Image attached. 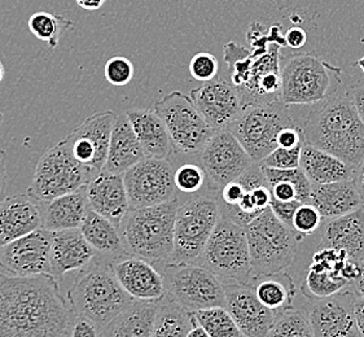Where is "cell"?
Returning <instances> with one entry per match:
<instances>
[{
    "mask_svg": "<svg viewBox=\"0 0 364 337\" xmlns=\"http://www.w3.org/2000/svg\"><path fill=\"white\" fill-rule=\"evenodd\" d=\"M74 319L53 275L0 272V337H70Z\"/></svg>",
    "mask_w": 364,
    "mask_h": 337,
    "instance_id": "obj_1",
    "label": "cell"
},
{
    "mask_svg": "<svg viewBox=\"0 0 364 337\" xmlns=\"http://www.w3.org/2000/svg\"><path fill=\"white\" fill-rule=\"evenodd\" d=\"M247 39L252 51L235 42L223 48L228 80L237 88L244 108L282 100L280 50L287 43L280 25H272L266 33L255 22L249 26Z\"/></svg>",
    "mask_w": 364,
    "mask_h": 337,
    "instance_id": "obj_2",
    "label": "cell"
},
{
    "mask_svg": "<svg viewBox=\"0 0 364 337\" xmlns=\"http://www.w3.org/2000/svg\"><path fill=\"white\" fill-rule=\"evenodd\" d=\"M304 141L333 154L353 168L364 159V124L350 96L336 95L307 117Z\"/></svg>",
    "mask_w": 364,
    "mask_h": 337,
    "instance_id": "obj_3",
    "label": "cell"
},
{
    "mask_svg": "<svg viewBox=\"0 0 364 337\" xmlns=\"http://www.w3.org/2000/svg\"><path fill=\"white\" fill-rule=\"evenodd\" d=\"M96 255L92 262L80 270L68 291V301L75 316L86 318L102 330L134 302L118 283L110 260Z\"/></svg>",
    "mask_w": 364,
    "mask_h": 337,
    "instance_id": "obj_4",
    "label": "cell"
},
{
    "mask_svg": "<svg viewBox=\"0 0 364 337\" xmlns=\"http://www.w3.org/2000/svg\"><path fill=\"white\" fill-rule=\"evenodd\" d=\"M181 206L176 198L165 204L132 209L121 226L129 253L159 270L170 264L174 252V226Z\"/></svg>",
    "mask_w": 364,
    "mask_h": 337,
    "instance_id": "obj_5",
    "label": "cell"
},
{
    "mask_svg": "<svg viewBox=\"0 0 364 337\" xmlns=\"http://www.w3.org/2000/svg\"><path fill=\"white\" fill-rule=\"evenodd\" d=\"M343 69L314 52L289 55L282 65V102L291 105L321 104L333 97Z\"/></svg>",
    "mask_w": 364,
    "mask_h": 337,
    "instance_id": "obj_6",
    "label": "cell"
},
{
    "mask_svg": "<svg viewBox=\"0 0 364 337\" xmlns=\"http://www.w3.org/2000/svg\"><path fill=\"white\" fill-rule=\"evenodd\" d=\"M245 234L250 253L252 279L287 272L291 267L299 253V240L291 228L277 220L269 208L249 223Z\"/></svg>",
    "mask_w": 364,
    "mask_h": 337,
    "instance_id": "obj_7",
    "label": "cell"
},
{
    "mask_svg": "<svg viewBox=\"0 0 364 337\" xmlns=\"http://www.w3.org/2000/svg\"><path fill=\"white\" fill-rule=\"evenodd\" d=\"M96 174L80 164L65 140H61L39 159L28 195L39 203H50L86 187Z\"/></svg>",
    "mask_w": 364,
    "mask_h": 337,
    "instance_id": "obj_8",
    "label": "cell"
},
{
    "mask_svg": "<svg viewBox=\"0 0 364 337\" xmlns=\"http://www.w3.org/2000/svg\"><path fill=\"white\" fill-rule=\"evenodd\" d=\"M197 264L218 277L223 284H249L252 264L245 228L220 217Z\"/></svg>",
    "mask_w": 364,
    "mask_h": 337,
    "instance_id": "obj_9",
    "label": "cell"
},
{
    "mask_svg": "<svg viewBox=\"0 0 364 337\" xmlns=\"http://www.w3.org/2000/svg\"><path fill=\"white\" fill-rule=\"evenodd\" d=\"M219 218L217 195H200L181 204L175 218L174 252L170 264H197Z\"/></svg>",
    "mask_w": 364,
    "mask_h": 337,
    "instance_id": "obj_10",
    "label": "cell"
},
{
    "mask_svg": "<svg viewBox=\"0 0 364 337\" xmlns=\"http://www.w3.org/2000/svg\"><path fill=\"white\" fill-rule=\"evenodd\" d=\"M282 100L245 107L227 127L255 162H261L277 148V137L285 127L297 126Z\"/></svg>",
    "mask_w": 364,
    "mask_h": 337,
    "instance_id": "obj_11",
    "label": "cell"
},
{
    "mask_svg": "<svg viewBox=\"0 0 364 337\" xmlns=\"http://www.w3.org/2000/svg\"><path fill=\"white\" fill-rule=\"evenodd\" d=\"M166 294L188 313L226 308V288L222 280L201 264H166L160 269Z\"/></svg>",
    "mask_w": 364,
    "mask_h": 337,
    "instance_id": "obj_12",
    "label": "cell"
},
{
    "mask_svg": "<svg viewBox=\"0 0 364 337\" xmlns=\"http://www.w3.org/2000/svg\"><path fill=\"white\" fill-rule=\"evenodd\" d=\"M359 274V262L353 261L345 250L319 247L311 252L310 262L299 277L296 286L306 300L327 299L345 289Z\"/></svg>",
    "mask_w": 364,
    "mask_h": 337,
    "instance_id": "obj_13",
    "label": "cell"
},
{
    "mask_svg": "<svg viewBox=\"0 0 364 337\" xmlns=\"http://www.w3.org/2000/svg\"><path fill=\"white\" fill-rule=\"evenodd\" d=\"M154 110L166 126L175 152L201 154L206 143L215 134L191 96L181 91H173L164 96L156 102Z\"/></svg>",
    "mask_w": 364,
    "mask_h": 337,
    "instance_id": "obj_14",
    "label": "cell"
},
{
    "mask_svg": "<svg viewBox=\"0 0 364 337\" xmlns=\"http://www.w3.org/2000/svg\"><path fill=\"white\" fill-rule=\"evenodd\" d=\"M132 209L160 205L178 198L175 170L168 160L146 157L124 174Z\"/></svg>",
    "mask_w": 364,
    "mask_h": 337,
    "instance_id": "obj_15",
    "label": "cell"
},
{
    "mask_svg": "<svg viewBox=\"0 0 364 337\" xmlns=\"http://www.w3.org/2000/svg\"><path fill=\"white\" fill-rule=\"evenodd\" d=\"M355 299L357 294L349 288L323 300L302 297L296 308L305 311L314 337H360L354 316Z\"/></svg>",
    "mask_w": 364,
    "mask_h": 337,
    "instance_id": "obj_16",
    "label": "cell"
},
{
    "mask_svg": "<svg viewBox=\"0 0 364 337\" xmlns=\"http://www.w3.org/2000/svg\"><path fill=\"white\" fill-rule=\"evenodd\" d=\"M201 164L213 190L220 191L237 181L255 161L232 132L219 130L203 149Z\"/></svg>",
    "mask_w": 364,
    "mask_h": 337,
    "instance_id": "obj_17",
    "label": "cell"
},
{
    "mask_svg": "<svg viewBox=\"0 0 364 337\" xmlns=\"http://www.w3.org/2000/svg\"><path fill=\"white\" fill-rule=\"evenodd\" d=\"M52 232L39 228L0 247V272L20 278L52 275Z\"/></svg>",
    "mask_w": 364,
    "mask_h": 337,
    "instance_id": "obj_18",
    "label": "cell"
},
{
    "mask_svg": "<svg viewBox=\"0 0 364 337\" xmlns=\"http://www.w3.org/2000/svg\"><path fill=\"white\" fill-rule=\"evenodd\" d=\"M116 118L112 110L94 113L64 139L74 157L96 173L105 166Z\"/></svg>",
    "mask_w": 364,
    "mask_h": 337,
    "instance_id": "obj_19",
    "label": "cell"
},
{
    "mask_svg": "<svg viewBox=\"0 0 364 337\" xmlns=\"http://www.w3.org/2000/svg\"><path fill=\"white\" fill-rule=\"evenodd\" d=\"M190 96L197 109L215 132L226 130L244 110L237 88L226 78L217 77L213 81L206 82L192 90Z\"/></svg>",
    "mask_w": 364,
    "mask_h": 337,
    "instance_id": "obj_20",
    "label": "cell"
},
{
    "mask_svg": "<svg viewBox=\"0 0 364 337\" xmlns=\"http://www.w3.org/2000/svg\"><path fill=\"white\" fill-rule=\"evenodd\" d=\"M226 309L244 337H267L277 314L257 299L250 284H225Z\"/></svg>",
    "mask_w": 364,
    "mask_h": 337,
    "instance_id": "obj_21",
    "label": "cell"
},
{
    "mask_svg": "<svg viewBox=\"0 0 364 337\" xmlns=\"http://www.w3.org/2000/svg\"><path fill=\"white\" fill-rule=\"evenodd\" d=\"M110 266L118 283L134 300L160 301L166 296L162 274L146 260L124 255L112 258Z\"/></svg>",
    "mask_w": 364,
    "mask_h": 337,
    "instance_id": "obj_22",
    "label": "cell"
},
{
    "mask_svg": "<svg viewBox=\"0 0 364 337\" xmlns=\"http://www.w3.org/2000/svg\"><path fill=\"white\" fill-rule=\"evenodd\" d=\"M43 228L42 203L28 193L7 196L0 203V247Z\"/></svg>",
    "mask_w": 364,
    "mask_h": 337,
    "instance_id": "obj_23",
    "label": "cell"
},
{
    "mask_svg": "<svg viewBox=\"0 0 364 337\" xmlns=\"http://www.w3.org/2000/svg\"><path fill=\"white\" fill-rule=\"evenodd\" d=\"M87 201L91 210L109 220L119 230L132 210L124 176H114L104 170L87 184Z\"/></svg>",
    "mask_w": 364,
    "mask_h": 337,
    "instance_id": "obj_24",
    "label": "cell"
},
{
    "mask_svg": "<svg viewBox=\"0 0 364 337\" xmlns=\"http://www.w3.org/2000/svg\"><path fill=\"white\" fill-rule=\"evenodd\" d=\"M319 231V247L345 250L355 262L363 260L364 208L348 215L328 220Z\"/></svg>",
    "mask_w": 364,
    "mask_h": 337,
    "instance_id": "obj_25",
    "label": "cell"
},
{
    "mask_svg": "<svg viewBox=\"0 0 364 337\" xmlns=\"http://www.w3.org/2000/svg\"><path fill=\"white\" fill-rule=\"evenodd\" d=\"M96 255L80 230L52 232V275L55 278H63L66 272L83 270Z\"/></svg>",
    "mask_w": 364,
    "mask_h": 337,
    "instance_id": "obj_26",
    "label": "cell"
},
{
    "mask_svg": "<svg viewBox=\"0 0 364 337\" xmlns=\"http://www.w3.org/2000/svg\"><path fill=\"white\" fill-rule=\"evenodd\" d=\"M310 204L321 212L323 220H333L357 212L364 206L353 181L311 184Z\"/></svg>",
    "mask_w": 364,
    "mask_h": 337,
    "instance_id": "obj_27",
    "label": "cell"
},
{
    "mask_svg": "<svg viewBox=\"0 0 364 337\" xmlns=\"http://www.w3.org/2000/svg\"><path fill=\"white\" fill-rule=\"evenodd\" d=\"M143 159H146V154L140 146L127 114L124 113L117 116L110 138L108 157L102 170L114 176H124L127 170Z\"/></svg>",
    "mask_w": 364,
    "mask_h": 337,
    "instance_id": "obj_28",
    "label": "cell"
},
{
    "mask_svg": "<svg viewBox=\"0 0 364 337\" xmlns=\"http://www.w3.org/2000/svg\"><path fill=\"white\" fill-rule=\"evenodd\" d=\"M146 157L168 160L175 149L168 129L154 110L132 109L127 113Z\"/></svg>",
    "mask_w": 364,
    "mask_h": 337,
    "instance_id": "obj_29",
    "label": "cell"
},
{
    "mask_svg": "<svg viewBox=\"0 0 364 337\" xmlns=\"http://www.w3.org/2000/svg\"><path fill=\"white\" fill-rule=\"evenodd\" d=\"M160 301H134L102 327L100 337H152Z\"/></svg>",
    "mask_w": 364,
    "mask_h": 337,
    "instance_id": "obj_30",
    "label": "cell"
},
{
    "mask_svg": "<svg viewBox=\"0 0 364 337\" xmlns=\"http://www.w3.org/2000/svg\"><path fill=\"white\" fill-rule=\"evenodd\" d=\"M43 210V228L50 232L66 230H80L87 214V186L46 203Z\"/></svg>",
    "mask_w": 364,
    "mask_h": 337,
    "instance_id": "obj_31",
    "label": "cell"
},
{
    "mask_svg": "<svg viewBox=\"0 0 364 337\" xmlns=\"http://www.w3.org/2000/svg\"><path fill=\"white\" fill-rule=\"evenodd\" d=\"M299 168L311 184L335 183L351 181L354 168L333 154L304 143Z\"/></svg>",
    "mask_w": 364,
    "mask_h": 337,
    "instance_id": "obj_32",
    "label": "cell"
},
{
    "mask_svg": "<svg viewBox=\"0 0 364 337\" xmlns=\"http://www.w3.org/2000/svg\"><path fill=\"white\" fill-rule=\"evenodd\" d=\"M80 230L97 255L113 258L130 255L121 230L91 209H88Z\"/></svg>",
    "mask_w": 364,
    "mask_h": 337,
    "instance_id": "obj_33",
    "label": "cell"
},
{
    "mask_svg": "<svg viewBox=\"0 0 364 337\" xmlns=\"http://www.w3.org/2000/svg\"><path fill=\"white\" fill-rule=\"evenodd\" d=\"M249 284L253 287L257 299L277 316L296 309L299 289L289 272L252 279Z\"/></svg>",
    "mask_w": 364,
    "mask_h": 337,
    "instance_id": "obj_34",
    "label": "cell"
},
{
    "mask_svg": "<svg viewBox=\"0 0 364 337\" xmlns=\"http://www.w3.org/2000/svg\"><path fill=\"white\" fill-rule=\"evenodd\" d=\"M262 170L272 200L279 203H291L299 200L302 204H310L311 182L301 168L277 170L262 166Z\"/></svg>",
    "mask_w": 364,
    "mask_h": 337,
    "instance_id": "obj_35",
    "label": "cell"
},
{
    "mask_svg": "<svg viewBox=\"0 0 364 337\" xmlns=\"http://www.w3.org/2000/svg\"><path fill=\"white\" fill-rule=\"evenodd\" d=\"M193 324V316L166 294L160 301L152 337H188Z\"/></svg>",
    "mask_w": 364,
    "mask_h": 337,
    "instance_id": "obj_36",
    "label": "cell"
},
{
    "mask_svg": "<svg viewBox=\"0 0 364 337\" xmlns=\"http://www.w3.org/2000/svg\"><path fill=\"white\" fill-rule=\"evenodd\" d=\"M28 26L34 37L46 42L51 48H56L64 33L73 29L74 22L65 16L41 11L30 16Z\"/></svg>",
    "mask_w": 364,
    "mask_h": 337,
    "instance_id": "obj_37",
    "label": "cell"
},
{
    "mask_svg": "<svg viewBox=\"0 0 364 337\" xmlns=\"http://www.w3.org/2000/svg\"><path fill=\"white\" fill-rule=\"evenodd\" d=\"M192 316L210 337H244L226 308L198 310Z\"/></svg>",
    "mask_w": 364,
    "mask_h": 337,
    "instance_id": "obj_38",
    "label": "cell"
},
{
    "mask_svg": "<svg viewBox=\"0 0 364 337\" xmlns=\"http://www.w3.org/2000/svg\"><path fill=\"white\" fill-rule=\"evenodd\" d=\"M267 337H314V333L305 311L296 308L277 316Z\"/></svg>",
    "mask_w": 364,
    "mask_h": 337,
    "instance_id": "obj_39",
    "label": "cell"
},
{
    "mask_svg": "<svg viewBox=\"0 0 364 337\" xmlns=\"http://www.w3.org/2000/svg\"><path fill=\"white\" fill-rule=\"evenodd\" d=\"M321 212L313 204H301L294 213L291 230L299 242H302L307 236H313L323 226Z\"/></svg>",
    "mask_w": 364,
    "mask_h": 337,
    "instance_id": "obj_40",
    "label": "cell"
},
{
    "mask_svg": "<svg viewBox=\"0 0 364 337\" xmlns=\"http://www.w3.org/2000/svg\"><path fill=\"white\" fill-rule=\"evenodd\" d=\"M204 168L195 164H184L175 170L176 190L183 193H196L205 183Z\"/></svg>",
    "mask_w": 364,
    "mask_h": 337,
    "instance_id": "obj_41",
    "label": "cell"
},
{
    "mask_svg": "<svg viewBox=\"0 0 364 337\" xmlns=\"http://www.w3.org/2000/svg\"><path fill=\"white\" fill-rule=\"evenodd\" d=\"M135 73V68L130 60L124 56L110 58L104 66V77L110 85L122 87L132 82Z\"/></svg>",
    "mask_w": 364,
    "mask_h": 337,
    "instance_id": "obj_42",
    "label": "cell"
},
{
    "mask_svg": "<svg viewBox=\"0 0 364 337\" xmlns=\"http://www.w3.org/2000/svg\"><path fill=\"white\" fill-rule=\"evenodd\" d=\"M190 73L196 81L210 82L218 77L219 61L209 52L196 53L190 61Z\"/></svg>",
    "mask_w": 364,
    "mask_h": 337,
    "instance_id": "obj_43",
    "label": "cell"
},
{
    "mask_svg": "<svg viewBox=\"0 0 364 337\" xmlns=\"http://www.w3.org/2000/svg\"><path fill=\"white\" fill-rule=\"evenodd\" d=\"M304 146V144H302ZM302 146L299 147L280 148L274 149L271 154L259 162L266 168H277V170H289V168H299L301 164V152Z\"/></svg>",
    "mask_w": 364,
    "mask_h": 337,
    "instance_id": "obj_44",
    "label": "cell"
},
{
    "mask_svg": "<svg viewBox=\"0 0 364 337\" xmlns=\"http://www.w3.org/2000/svg\"><path fill=\"white\" fill-rule=\"evenodd\" d=\"M302 203L299 201V200L297 201H291V203H279L277 200L271 198L269 209L277 215V220L283 222L287 228H289L291 230V222H293L294 213L299 209V206Z\"/></svg>",
    "mask_w": 364,
    "mask_h": 337,
    "instance_id": "obj_45",
    "label": "cell"
},
{
    "mask_svg": "<svg viewBox=\"0 0 364 337\" xmlns=\"http://www.w3.org/2000/svg\"><path fill=\"white\" fill-rule=\"evenodd\" d=\"M304 143L305 141H304L302 129H299V126L285 127L277 137V147L280 148L291 149V148L299 147Z\"/></svg>",
    "mask_w": 364,
    "mask_h": 337,
    "instance_id": "obj_46",
    "label": "cell"
},
{
    "mask_svg": "<svg viewBox=\"0 0 364 337\" xmlns=\"http://www.w3.org/2000/svg\"><path fill=\"white\" fill-rule=\"evenodd\" d=\"M70 337H100V330L95 323L82 316H75Z\"/></svg>",
    "mask_w": 364,
    "mask_h": 337,
    "instance_id": "obj_47",
    "label": "cell"
},
{
    "mask_svg": "<svg viewBox=\"0 0 364 337\" xmlns=\"http://www.w3.org/2000/svg\"><path fill=\"white\" fill-rule=\"evenodd\" d=\"M285 43L291 48H301L307 42V34L301 26H291L285 31Z\"/></svg>",
    "mask_w": 364,
    "mask_h": 337,
    "instance_id": "obj_48",
    "label": "cell"
},
{
    "mask_svg": "<svg viewBox=\"0 0 364 337\" xmlns=\"http://www.w3.org/2000/svg\"><path fill=\"white\" fill-rule=\"evenodd\" d=\"M348 95L357 109L358 116L364 124V81L357 82L355 85H353Z\"/></svg>",
    "mask_w": 364,
    "mask_h": 337,
    "instance_id": "obj_49",
    "label": "cell"
},
{
    "mask_svg": "<svg viewBox=\"0 0 364 337\" xmlns=\"http://www.w3.org/2000/svg\"><path fill=\"white\" fill-rule=\"evenodd\" d=\"M8 173L7 154L6 151H0V203L7 198Z\"/></svg>",
    "mask_w": 364,
    "mask_h": 337,
    "instance_id": "obj_50",
    "label": "cell"
},
{
    "mask_svg": "<svg viewBox=\"0 0 364 337\" xmlns=\"http://www.w3.org/2000/svg\"><path fill=\"white\" fill-rule=\"evenodd\" d=\"M354 316H355L359 336L364 337V297L357 296L354 302Z\"/></svg>",
    "mask_w": 364,
    "mask_h": 337,
    "instance_id": "obj_51",
    "label": "cell"
},
{
    "mask_svg": "<svg viewBox=\"0 0 364 337\" xmlns=\"http://www.w3.org/2000/svg\"><path fill=\"white\" fill-rule=\"evenodd\" d=\"M351 181H353V183L355 186V188H357L364 203V159L358 165L357 168H354V174H353Z\"/></svg>",
    "mask_w": 364,
    "mask_h": 337,
    "instance_id": "obj_52",
    "label": "cell"
},
{
    "mask_svg": "<svg viewBox=\"0 0 364 337\" xmlns=\"http://www.w3.org/2000/svg\"><path fill=\"white\" fill-rule=\"evenodd\" d=\"M350 289L360 297H364V258L362 261H359V274L357 279L351 283Z\"/></svg>",
    "mask_w": 364,
    "mask_h": 337,
    "instance_id": "obj_53",
    "label": "cell"
},
{
    "mask_svg": "<svg viewBox=\"0 0 364 337\" xmlns=\"http://www.w3.org/2000/svg\"><path fill=\"white\" fill-rule=\"evenodd\" d=\"M75 1H77V4H78L82 9H86V11H96V9H100L107 0H75Z\"/></svg>",
    "mask_w": 364,
    "mask_h": 337,
    "instance_id": "obj_54",
    "label": "cell"
},
{
    "mask_svg": "<svg viewBox=\"0 0 364 337\" xmlns=\"http://www.w3.org/2000/svg\"><path fill=\"white\" fill-rule=\"evenodd\" d=\"M195 319V318H193ZM188 337H210L206 332H205L198 324H197L196 321H195V324H193V327H192V330H191L190 335Z\"/></svg>",
    "mask_w": 364,
    "mask_h": 337,
    "instance_id": "obj_55",
    "label": "cell"
},
{
    "mask_svg": "<svg viewBox=\"0 0 364 337\" xmlns=\"http://www.w3.org/2000/svg\"><path fill=\"white\" fill-rule=\"evenodd\" d=\"M272 3H275L277 9H285V8L291 7L293 0H271Z\"/></svg>",
    "mask_w": 364,
    "mask_h": 337,
    "instance_id": "obj_56",
    "label": "cell"
},
{
    "mask_svg": "<svg viewBox=\"0 0 364 337\" xmlns=\"http://www.w3.org/2000/svg\"><path fill=\"white\" fill-rule=\"evenodd\" d=\"M354 65H357L358 68H359V69H360V70H362V72H363L364 74V56L363 58H360V59L357 60Z\"/></svg>",
    "mask_w": 364,
    "mask_h": 337,
    "instance_id": "obj_57",
    "label": "cell"
},
{
    "mask_svg": "<svg viewBox=\"0 0 364 337\" xmlns=\"http://www.w3.org/2000/svg\"><path fill=\"white\" fill-rule=\"evenodd\" d=\"M3 78H4V65H3V63L0 61V83L3 82Z\"/></svg>",
    "mask_w": 364,
    "mask_h": 337,
    "instance_id": "obj_58",
    "label": "cell"
},
{
    "mask_svg": "<svg viewBox=\"0 0 364 337\" xmlns=\"http://www.w3.org/2000/svg\"><path fill=\"white\" fill-rule=\"evenodd\" d=\"M1 122H3V113L0 112V125H1Z\"/></svg>",
    "mask_w": 364,
    "mask_h": 337,
    "instance_id": "obj_59",
    "label": "cell"
},
{
    "mask_svg": "<svg viewBox=\"0 0 364 337\" xmlns=\"http://www.w3.org/2000/svg\"><path fill=\"white\" fill-rule=\"evenodd\" d=\"M363 208H364V206H363Z\"/></svg>",
    "mask_w": 364,
    "mask_h": 337,
    "instance_id": "obj_60",
    "label": "cell"
}]
</instances>
